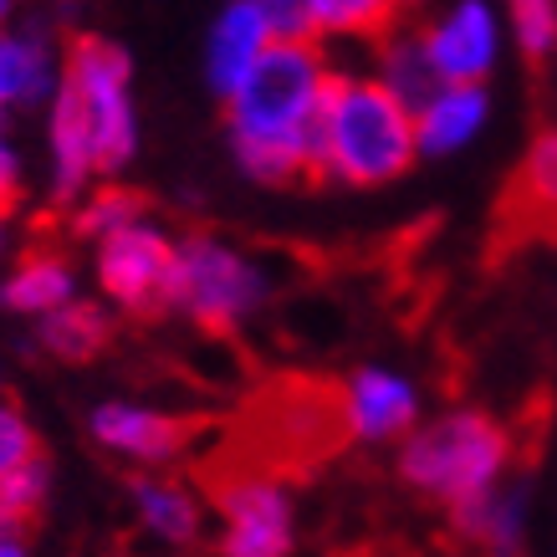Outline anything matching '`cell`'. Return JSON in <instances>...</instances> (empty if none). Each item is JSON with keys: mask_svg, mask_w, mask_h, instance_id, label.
Here are the masks:
<instances>
[{"mask_svg": "<svg viewBox=\"0 0 557 557\" xmlns=\"http://www.w3.org/2000/svg\"><path fill=\"white\" fill-rule=\"evenodd\" d=\"M5 26H11V5L0 0V32H5Z\"/></svg>", "mask_w": 557, "mask_h": 557, "instance_id": "cell-28", "label": "cell"}, {"mask_svg": "<svg viewBox=\"0 0 557 557\" xmlns=\"http://www.w3.org/2000/svg\"><path fill=\"white\" fill-rule=\"evenodd\" d=\"M0 399H5V394H0Z\"/></svg>", "mask_w": 557, "mask_h": 557, "instance_id": "cell-31", "label": "cell"}, {"mask_svg": "<svg viewBox=\"0 0 557 557\" xmlns=\"http://www.w3.org/2000/svg\"><path fill=\"white\" fill-rule=\"evenodd\" d=\"M47 496H51V466L36 456L32 466H21L16 475H5V481H0V532L21 537L26 522L47 507Z\"/></svg>", "mask_w": 557, "mask_h": 557, "instance_id": "cell-21", "label": "cell"}, {"mask_svg": "<svg viewBox=\"0 0 557 557\" xmlns=\"http://www.w3.org/2000/svg\"><path fill=\"white\" fill-rule=\"evenodd\" d=\"M312 149H318V174L338 180V185H394L420 159L414 108L394 98L373 72H333Z\"/></svg>", "mask_w": 557, "mask_h": 557, "instance_id": "cell-2", "label": "cell"}, {"mask_svg": "<svg viewBox=\"0 0 557 557\" xmlns=\"http://www.w3.org/2000/svg\"><path fill=\"white\" fill-rule=\"evenodd\" d=\"M16 200H21V153L0 128V215H11Z\"/></svg>", "mask_w": 557, "mask_h": 557, "instance_id": "cell-25", "label": "cell"}, {"mask_svg": "<svg viewBox=\"0 0 557 557\" xmlns=\"http://www.w3.org/2000/svg\"><path fill=\"white\" fill-rule=\"evenodd\" d=\"M312 11V26L322 36H369L373 47L394 32V5L384 0H307Z\"/></svg>", "mask_w": 557, "mask_h": 557, "instance_id": "cell-20", "label": "cell"}, {"mask_svg": "<svg viewBox=\"0 0 557 557\" xmlns=\"http://www.w3.org/2000/svg\"><path fill=\"white\" fill-rule=\"evenodd\" d=\"M507 36L517 41L527 62L557 57V5L553 0H517L507 11Z\"/></svg>", "mask_w": 557, "mask_h": 557, "instance_id": "cell-23", "label": "cell"}, {"mask_svg": "<svg viewBox=\"0 0 557 557\" xmlns=\"http://www.w3.org/2000/svg\"><path fill=\"white\" fill-rule=\"evenodd\" d=\"M373 51H379L373 77H379L394 98H405L409 108H420V102H430L440 92V77H435V67H430V57H424L420 26H409V32H388Z\"/></svg>", "mask_w": 557, "mask_h": 557, "instance_id": "cell-18", "label": "cell"}, {"mask_svg": "<svg viewBox=\"0 0 557 557\" xmlns=\"http://www.w3.org/2000/svg\"><path fill=\"white\" fill-rule=\"evenodd\" d=\"M134 511H138V527L159 537L164 547H189V542H200L205 532V502L185 481H170V475H138L134 486Z\"/></svg>", "mask_w": 557, "mask_h": 557, "instance_id": "cell-15", "label": "cell"}, {"mask_svg": "<svg viewBox=\"0 0 557 557\" xmlns=\"http://www.w3.org/2000/svg\"><path fill=\"white\" fill-rule=\"evenodd\" d=\"M36 456H41V450H36V424L26 420L21 405L0 399V481L16 475L21 466H32Z\"/></svg>", "mask_w": 557, "mask_h": 557, "instance_id": "cell-24", "label": "cell"}, {"mask_svg": "<svg viewBox=\"0 0 557 557\" xmlns=\"http://www.w3.org/2000/svg\"><path fill=\"white\" fill-rule=\"evenodd\" d=\"M420 41L440 87H486V77L502 62V47H507V21L486 0H460L450 11H440L435 21H424Z\"/></svg>", "mask_w": 557, "mask_h": 557, "instance_id": "cell-8", "label": "cell"}, {"mask_svg": "<svg viewBox=\"0 0 557 557\" xmlns=\"http://www.w3.org/2000/svg\"><path fill=\"white\" fill-rule=\"evenodd\" d=\"M0 537H11V532H0Z\"/></svg>", "mask_w": 557, "mask_h": 557, "instance_id": "cell-29", "label": "cell"}, {"mask_svg": "<svg viewBox=\"0 0 557 557\" xmlns=\"http://www.w3.org/2000/svg\"><path fill=\"white\" fill-rule=\"evenodd\" d=\"M113 557H123V553H113Z\"/></svg>", "mask_w": 557, "mask_h": 557, "instance_id": "cell-30", "label": "cell"}, {"mask_svg": "<svg viewBox=\"0 0 557 557\" xmlns=\"http://www.w3.org/2000/svg\"><path fill=\"white\" fill-rule=\"evenodd\" d=\"M36 338L47 348L51 358H67V363H87L92 354H102V343L113 338V318H108V307L102 302H67L62 312H51V318L36 322Z\"/></svg>", "mask_w": 557, "mask_h": 557, "instance_id": "cell-17", "label": "cell"}, {"mask_svg": "<svg viewBox=\"0 0 557 557\" xmlns=\"http://www.w3.org/2000/svg\"><path fill=\"white\" fill-rule=\"evenodd\" d=\"M77 271H72L67 256L57 251H32L21 256L16 267L0 276V307L5 312H21V318H51L67 302H77Z\"/></svg>", "mask_w": 557, "mask_h": 557, "instance_id": "cell-14", "label": "cell"}, {"mask_svg": "<svg viewBox=\"0 0 557 557\" xmlns=\"http://www.w3.org/2000/svg\"><path fill=\"white\" fill-rule=\"evenodd\" d=\"M220 557H292L297 547V507L292 491L267 471L236 475L215 496Z\"/></svg>", "mask_w": 557, "mask_h": 557, "instance_id": "cell-7", "label": "cell"}, {"mask_svg": "<svg viewBox=\"0 0 557 557\" xmlns=\"http://www.w3.org/2000/svg\"><path fill=\"white\" fill-rule=\"evenodd\" d=\"M507 471L511 430L486 409H440L399 445V475L450 511L507 486Z\"/></svg>", "mask_w": 557, "mask_h": 557, "instance_id": "cell-3", "label": "cell"}, {"mask_svg": "<svg viewBox=\"0 0 557 557\" xmlns=\"http://www.w3.org/2000/svg\"><path fill=\"white\" fill-rule=\"evenodd\" d=\"M276 47L271 32V0H231L220 5L205 36V83L220 92V102L240 87V77Z\"/></svg>", "mask_w": 557, "mask_h": 557, "instance_id": "cell-11", "label": "cell"}, {"mask_svg": "<svg viewBox=\"0 0 557 557\" xmlns=\"http://www.w3.org/2000/svg\"><path fill=\"white\" fill-rule=\"evenodd\" d=\"M517 195L537 215H557V128L532 138V149L522 159V174H517Z\"/></svg>", "mask_w": 557, "mask_h": 557, "instance_id": "cell-22", "label": "cell"}, {"mask_svg": "<svg viewBox=\"0 0 557 557\" xmlns=\"http://www.w3.org/2000/svg\"><path fill=\"white\" fill-rule=\"evenodd\" d=\"M138 220H149L144 215V195L119 185V180H98L77 200V210H72V231L83 240H92V246H102L108 236H119V231H128Z\"/></svg>", "mask_w": 557, "mask_h": 557, "instance_id": "cell-19", "label": "cell"}, {"mask_svg": "<svg viewBox=\"0 0 557 557\" xmlns=\"http://www.w3.org/2000/svg\"><path fill=\"white\" fill-rule=\"evenodd\" d=\"M267 297H271V271L251 251H240L236 240L205 236V231L180 240L174 282H170L174 312H185L189 322H200L210 333H231L246 318H256Z\"/></svg>", "mask_w": 557, "mask_h": 557, "instance_id": "cell-4", "label": "cell"}, {"mask_svg": "<svg viewBox=\"0 0 557 557\" xmlns=\"http://www.w3.org/2000/svg\"><path fill=\"white\" fill-rule=\"evenodd\" d=\"M62 87H67L92 134L98 174H119L138 153V113H134V57L108 36H77L62 57Z\"/></svg>", "mask_w": 557, "mask_h": 557, "instance_id": "cell-5", "label": "cell"}, {"mask_svg": "<svg viewBox=\"0 0 557 557\" xmlns=\"http://www.w3.org/2000/svg\"><path fill=\"white\" fill-rule=\"evenodd\" d=\"M174 256H180V240L159 220H138V225L102 240L92 271H98V287L113 307L159 312V307H170Z\"/></svg>", "mask_w": 557, "mask_h": 557, "instance_id": "cell-6", "label": "cell"}, {"mask_svg": "<svg viewBox=\"0 0 557 557\" xmlns=\"http://www.w3.org/2000/svg\"><path fill=\"white\" fill-rule=\"evenodd\" d=\"M87 435L134 466H164L189 445V424L138 399H102L87 414Z\"/></svg>", "mask_w": 557, "mask_h": 557, "instance_id": "cell-10", "label": "cell"}, {"mask_svg": "<svg viewBox=\"0 0 557 557\" xmlns=\"http://www.w3.org/2000/svg\"><path fill=\"white\" fill-rule=\"evenodd\" d=\"M420 388L414 379L384 363H363L343 379L338 388V430L354 435L358 445H388L399 440L405 445L420 430Z\"/></svg>", "mask_w": 557, "mask_h": 557, "instance_id": "cell-9", "label": "cell"}, {"mask_svg": "<svg viewBox=\"0 0 557 557\" xmlns=\"http://www.w3.org/2000/svg\"><path fill=\"white\" fill-rule=\"evenodd\" d=\"M327 87L333 67L318 41H276L225 98V128L240 170L261 185H287L297 174L318 170L312 134Z\"/></svg>", "mask_w": 557, "mask_h": 557, "instance_id": "cell-1", "label": "cell"}, {"mask_svg": "<svg viewBox=\"0 0 557 557\" xmlns=\"http://www.w3.org/2000/svg\"><path fill=\"white\" fill-rule=\"evenodd\" d=\"M450 522L466 542L486 547L491 557H517V547L527 542V486H496L486 496H475L466 507L450 511Z\"/></svg>", "mask_w": 557, "mask_h": 557, "instance_id": "cell-16", "label": "cell"}, {"mask_svg": "<svg viewBox=\"0 0 557 557\" xmlns=\"http://www.w3.org/2000/svg\"><path fill=\"white\" fill-rule=\"evenodd\" d=\"M62 57L41 26H5L0 32V113L41 108L62 87Z\"/></svg>", "mask_w": 557, "mask_h": 557, "instance_id": "cell-12", "label": "cell"}, {"mask_svg": "<svg viewBox=\"0 0 557 557\" xmlns=\"http://www.w3.org/2000/svg\"><path fill=\"white\" fill-rule=\"evenodd\" d=\"M5 246H11V215H0V256H5Z\"/></svg>", "mask_w": 557, "mask_h": 557, "instance_id": "cell-27", "label": "cell"}, {"mask_svg": "<svg viewBox=\"0 0 557 557\" xmlns=\"http://www.w3.org/2000/svg\"><path fill=\"white\" fill-rule=\"evenodd\" d=\"M0 557H32L26 553V537H0Z\"/></svg>", "mask_w": 557, "mask_h": 557, "instance_id": "cell-26", "label": "cell"}, {"mask_svg": "<svg viewBox=\"0 0 557 557\" xmlns=\"http://www.w3.org/2000/svg\"><path fill=\"white\" fill-rule=\"evenodd\" d=\"M491 123V92L486 87H440L430 102L414 108V138L420 159H450L471 149Z\"/></svg>", "mask_w": 557, "mask_h": 557, "instance_id": "cell-13", "label": "cell"}]
</instances>
